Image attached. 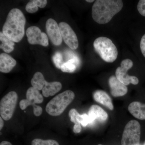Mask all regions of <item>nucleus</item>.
<instances>
[{"mask_svg": "<svg viewBox=\"0 0 145 145\" xmlns=\"http://www.w3.org/2000/svg\"><path fill=\"white\" fill-rule=\"evenodd\" d=\"M25 23L26 19L22 11L18 8H13L3 26V34L14 42H18L24 36Z\"/></svg>", "mask_w": 145, "mask_h": 145, "instance_id": "obj_1", "label": "nucleus"}, {"mask_svg": "<svg viewBox=\"0 0 145 145\" xmlns=\"http://www.w3.org/2000/svg\"><path fill=\"white\" fill-rule=\"evenodd\" d=\"M123 6L121 0H97L92 6V18L100 24L108 23L121 10Z\"/></svg>", "mask_w": 145, "mask_h": 145, "instance_id": "obj_2", "label": "nucleus"}, {"mask_svg": "<svg viewBox=\"0 0 145 145\" xmlns=\"http://www.w3.org/2000/svg\"><path fill=\"white\" fill-rule=\"evenodd\" d=\"M75 96V93L72 91L66 90L60 93L55 96L46 105V112L51 116L61 115L74 100Z\"/></svg>", "mask_w": 145, "mask_h": 145, "instance_id": "obj_3", "label": "nucleus"}, {"mask_svg": "<svg viewBox=\"0 0 145 145\" xmlns=\"http://www.w3.org/2000/svg\"><path fill=\"white\" fill-rule=\"evenodd\" d=\"M93 45L95 51L105 61L111 63L117 59L118 50L110 39L107 37H99L94 40Z\"/></svg>", "mask_w": 145, "mask_h": 145, "instance_id": "obj_4", "label": "nucleus"}, {"mask_svg": "<svg viewBox=\"0 0 145 145\" xmlns=\"http://www.w3.org/2000/svg\"><path fill=\"white\" fill-rule=\"evenodd\" d=\"M141 126L136 120L129 122L125 127L121 141V145H140Z\"/></svg>", "mask_w": 145, "mask_h": 145, "instance_id": "obj_5", "label": "nucleus"}, {"mask_svg": "<svg viewBox=\"0 0 145 145\" xmlns=\"http://www.w3.org/2000/svg\"><path fill=\"white\" fill-rule=\"evenodd\" d=\"M18 100V94L14 91L8 92L1 99L0 102V114L4 120L8 121L12 118Z\"/></svg>", "mask_w": 145, "mask_h": 145, "instance_id": "obj_6", "label": "nucleus"}, {"mask_svg": "<svg viewBox=\"0 0 145 145\" xmlns=\"http://www.w3.org/2000/svg\"><path fill=\"white\" fill-rule=\"evenodd\" d=\"M133 65V62L131 60L125 59L122 61L121 66L116 69L115 76L118 80L125 85H128L130 83L135 85L139 83V80L137 77L130 76L127 74L128 71L132 68Z\"/></svg>", "mask_w": 145, "mask_h": 145, "instance_id": "obj_7", "label": "nucleus"}, {"mask_svg": "<svg viewBox=\"0 0 145 145\" xmlns=\"http://www.w3.org/2000/svg\"><path fill=\"white\" fill-rule=\"evenodd\" d=\"M60 32L66 44L72 50L77 49L79 46V42L76 34L70 25L64 22L59 24Z\"/></svg>", "mask_w": 145, "mask_h": 145, "instance_id": "obj_8", "label": "nucleus"}, {"mask_svg": "<svg viewBox=\"0 0 145 145\" xmlns=\"http://www.w3.org/2000/svg\"><path fill=\"white\" fill-rule=\"evenodd\" d=\"M27 40L30 44H39L44 46H47L49 44L48 39L46 34L42 32L37 26L30 27L26 32Z\"/></svg>", "mask_w": 145, "mask_h": 145, "instance_id": "obj_9", "label": "nucleus"}, {"mask_svg": "<svg viewBox=\"0 0 145 145\" xmlns=\"http://www.w3.org/2000/svg\"><path fill=\"white\" fill-rule=\"evenodd\" d=\"M26 99H23L20 102V106L22 110L29 106L33 107L36 106V104H41L44 101V98L39 90L33 87L29 88L27 91Z\"/></svg>", "mask_w": 145, "mask_h": 145, "instance_id": "obj_10", "label": "nucleus"}, {"mask_svg": "<svg viewBox=\"0 0 145 145\" xmlns=\"http://www.w3.org/2000/svg\"><path fill=\"white\" fill-rule=\"evenodd\" d=\"M47 33L52 43L55 46H59L62 42V37L60 32L59 25L52 18L46 21Z\"/></svg>", "mask_w": 145, "mask_h": 145, "instance_id": "obj_11", "label": "nucleus"}, {"mask_svg": "<svg viewBox=\"0 0 145 145\" xmlns=\"http://www.w3.org/2000/svg\"><path fill=\"white\" fill-rule=\"evenodd\" d=\"M108 84L110 89V93L114 97L123 96L127 92L126 86L118 80L116 76L112 75L110 77Z\"/></svg>", "mask_w": 145, "mask_h": 145, "instance_id": "obj_12", "label": "nucleus"}, {"mask_svg": "<svg viewBox=\"0 0 145 145\" xmlns=\"http://www.w3.org/2000/svg\"><path fill=\"white\" fill-rule=\"evenodd\" d=\"M88 115L91 124L93 123L96 119L100 121H105L108 118V114L106 112L97 105H93L90 106Z\"/></svg>", "mask_w": 145, "mask_h": 145, "instance_id": "obj_13", "label": "nucleus"}, {"mask_svg": "<svg viewBox=\"0 0 145 145\" xmlns=\"http://www.w3.org/2000/svg\"><path fill=\"white\" fill-rule=\"evenodd\" d=\"M17 62L15 59L7 53L0 54V71L4 73L10 72L16 65Z\"/></svg>", "mask_w": 145, "mask_h": 145, "instance_id": "obj_14", "label": "nucleus"}, {"mask_svg": "<svg viewBox=\"0 0 145 145\" xmlns=\"http://www.w3.org/2000/svg\"><path fill=\"white\" fill-rule=\"evenodd\" d=\"M93 98L96 102L103 105L110 110L114 109L111 98L105 91L101 90L96 91L93 93Z\"/></svg>", "mask_w": 145, "mask_h": 145, "instance_id": "obj_15", "label": "nucleus"}, {"mask_svg": "<svg viewBox=\"0 0 145 145\" xmlns=\"http://www.w3.org/2000/svg\"><path fill=\"white\" fill-rule=\"evenodd\" d=\"M128 109L135 118L140 120H145V104L139 102H132L129 105Z\"/></svg>", "mask_w": 145, "mask_h": 145, "instance_id": "obj_16", "label": "nucleus"}, {"mask_svg": "<svg viewBox=\"0 0 145 145\" xmlns=\"http://www.w3.org/2000/svg\"><path fill=\"white\" fill-rule=\"evenodd\" d=\"M62 84L59 82H46L43 88L42 94L45 97L53 96L61 89Z\"/></svg>", "mask_w": 145, "mask_h": 145, "instance_id": "obj_17", "label": "nucleus"}, {"mask_svg": "<svg viewBox=\"0 0 145 145\" xmlns=\"http://www.w3.org/2000/svg\"><path fill=\"white\" fill-rule=\"evenodd\" d=\"M47 81L41 72H37L34 74L31 81L32 87L39 91L42 90Z\"/></svg>", "mask_w": 145, "mask_h": 145, "instance_id": "obj_18", "label": "nucleus"}, {"mask_svg": "<svg viewBox=\"0 0 145 145\" xmlns=\"http://www.w3.org/2000/svg\"><path fill=\"white\" fill-rule=\"evenodd\" d=\"M0 40L2 42L0 48L5 52L6 53H10L14 50L15 43L8 39L1 31L0 32Z\"/></svg>", "mask_w": 145, "mask_h": 145, "instance_id": "obj_19", "label": "nucleus"}, {"mask_svg": "<svg viewBox=\"0 0 145 145\" xmlns=\"http://www.w3.org/2000/svg\"><path fill=\"white\" fill-rule=\"evenodd\" d=\"M78 64L79 60L78 58L74 57L69 60L66 62L63 63L61 67V69L63 72H73L77 69Z\"/></svg>", "mask_w": 145, "mask_h": 145, "instance_id": "obj_20", "label": "nucleus"}, {"mask_svg": "<svg viewBox=\"0 0 145 145\" xmlns=\"http://www.w3.org/2000/svg\"><path fill=\"white\" fill-rule=\"evenodd\" d=\"M31 145H60L57 141L53 140H43L42 139H34L31 142Z\"/></svg>", "mask_w": 145, "mask_h": 145, "instance_id": "obj_21", "label": "nucleus"}, {"mask_svg": "<svg viewBox=\"0 0 145 145\" xmlns=\"http://www.w3.org/2000/svg\"><path fill=\"white\" fill-rule=\"evenodd\" d=\"M69 114L70 117L71 121L74 123L75 125H81L80 122L81 114H79L76 109L73 108L71 110Z\"/></svg>", "mask_w": 145, "mask_h": 145, "instance_id": "obj_22", "label": "nucleus"}, {"mask_svg": "<svg viewBox=\"0 0 145 145\" xmlns=\"http://www.w3.org/2000/svg\"><path fill=\"white\" fill-rule=\"evenodd\" d=\"M25 10L28 13H36L39 10V7L37 5L36 0L30 1L27 3L25 7Z\"/></svg>", "mask_w": 145, "mask_h": 145, "instance_id": "obj_23", "label": "nucleus"}, {"mask_svg": "<svg viewBox=\"0 0 145 145\" xmlns=\"http://www.w3.org/2000/svg\"><path fill=\"white\" fill-rule=\"evenodd\" d=\"M52 59H53V62L56 67L59 69H61V67L63 64V63H62L63 57L61 53L59 52H56L53 55Z\"/></svg>", "mask_w": 145, "mask_h": 145, "instance_id": "obj_24", "label": "nucleus"}, {"mask_svg": "<svg viewBox=\"0 0 145 145\" xmlns=\"http://www.w3.org/2000/svg\"><path fill=\"white\" fill-rule=\"evenodd\" d=\"M80 122L81 125L84 127H85L88 125L90 124H91L90 119L88 114L86 113L81 114Z\"/></svg>", "mask_w": 145, "mask_h": 145, "instance_id": "obj_25", "label": "nucleus"}, {"mask_svg": "<svg viewBox=\"0 0 145 145\" xmlns=\"http://www.w3.org/2000/svg\"><path fill=\"white\" fill-rule=\"evenodd\" d=\"M138 12L142 16L145 17V0H140L137 5Z\"/></svg>", "mask_w": 145, "mask_h": 145, "instance_id": "obj_26", "label": "nucleus"}, {"mask_svg": "<svg viewBox=\"0 0 145 145\" xmlns=\"http://www.w3.org/2000/svg\"><path fill=\"white\" fill-rule=\"evenodd\" d=\"M140 49L143 55L145 57V34L141 39L140 43Z\"/></svg>", "mask_w": 145, "mask_h": 145, "instance_id": "obj_27", "label": "nucleus"}, {"mask_svg": "<svg viewBox=\"0 0 145 145\" xmlns=\"http://www.w3.org/2000/svg\"><path fill=\"white\" fill-rule=\"evenodd\" d=\"M34 114L36 117H39L41 115L42 112V108L39 106L36 105L33 108Z\"/></svg>", "mask_w": 145, "mask_h": 145, "instance_id": "obj_28", "label": "nucleus"}, {"mask_svg": "<svg viewBox=\"0 0 145 145\" xmlns=\"http://www.w3.org/2000/svg\"><path fill=\"white\" fill-rule=\"evenodd\" d=\"M82 129L81 125H75L73 127V132L75 133H80Z\"/></svg>", "mask_w": 145, "mask_h": 145, "instance_id": "obj_29", "label": "nucleus"}, {"mask_svg": "<svg viewBox=\"0 0 145 145\" xmlns=\"http://www.w3.org/2000/svg\"><path fill=\"white\" fill-rule=\"evenodd\" d=\"M0 145H12V144L8 141H4L1 143Z\"/></svg>", "mask_w": 145, "mask_h": 145, "instance_id": "obj_30", "label": "nucleus"}, {"mask_svg": "<svg viewBox=\"0 0 145 145\" xmlns=\"http://www.w3.org/2000/svg\"><path fill=\"white\" fill-rule=\"evenodd\" d=\"M3 119L1 117H0V130H1L2 129L4 126V121Z\"/></svg>", "mask_w": 145, "mask_h": 145, "instance_id": "obj_31", "label": "nucleus"}, {"mask_svg": "<svg viewBox=\"0 0 145 145\" xmlns=\"http://www.w3.org/2000/svg\"><path fill=\"white\" fill-rule=\"evenodd\" d=\"M86 1L88 3H92L93 2L95 1H93V0H86Z\"/></svg>", "mask_w": 145, "mask_h": 145, "instance_id": "obj_32", "label": "nucleus"}, {"mask_svg": "<svg viewBox=\"0 0 145 145\" xmlns=\"http://www.w3.org/2000/svg\"><path fill=\"white\" fill-rule=\"evenodd\" d=\"M144 145H145V142H144Z\"/></svg>", "mask_w": 145, "mask_h": 145, "instance_id": "obj_33", "label": "nucleus"}, {"mask_svg": "<svg viewBox=\"0 0 145 145\" xmlns=\"http://www.w3.org/2000/svg\"><path fill=\"white\" fill-rule=\"evenodd\" d=\"M102 145V144H99V145Z\"/></svg>", "mask_w": 145, "mask_h": 145, "instance_id": "obj_34", "label": "nucleus"}]
</instances>
